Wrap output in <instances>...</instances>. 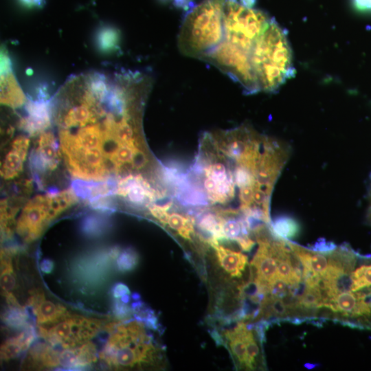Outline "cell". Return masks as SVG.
<instances>
[{
	"label": "cell",
	"instance_id": "obj_35",
	"mask_svg": "<svg viewBox=\"0 0 371 371\" xmlns=\"http://www.w3.org/2000/svg\"><path fill=\"white\" fill-rule=\"evenodd\" d=\"M158 1L163 3H167L170 2L172 0H158Z\"/></svg>",
	"mask_w": 371,
	"mask_h": 371
},
{
	"label": "cell",
	"instance_id": "obj_4",
	"mask_svg": "<svg viewBox=\"0 0 371 371\" xmlns=\"http://www.w3.org/2000/svg\"><path fill=\"white\" fill-rule=\"evenodd\" d=\"M102 322L79 315H66L55 324L49 331L43 329L41 335L63 348H73L93 337L99 330Z\"/></svg>",
	"mask_w": 371,
	"mask_h": 371
},
{
	"label": "cell",
	"instance_id": "obj_7",
	"mask_svg": "<svg viewBox=\"0 0 371 371\" xmlns=\"http://www.w3.org/2000/svg\"><path fill=\"white\" fill-rule=\"evenodd\" d=\"M58 142L51 131H43L38 139L36 148L32 150L30 164L33 176L54 170L59 162Z\"/></svg>",
	"mask_w": 371,
	"mask_h": 371
},
{
	"label": "cell",
	"instance_id": "obj_29",
	"mask_svg": "<svg viewBox=\"0 0 371 371\" xmlns=\"http://www.w3.org/2000/svg\"><path fill=\"white\" fill-rule=\"evenodd\" d=\"M148 210L150 214L159 222L164 225L168 224L170 214H168L167 210L156 203H150L148 205Z\"/></svg>",
	"mask_w": 371,
	"mask_h": 371
},
{
	"label": "cell",
	"instance_id": "obj_24",
	"mask_svg": "<svg viewBox=\"0 0 371 371\" xmlns=\"http://www.w3.org/2000/svg\"><path fill=\"white\" fill-rule=\"evenodd\" d=\"M119 268L122 271H128L135 267L137 262V256L131 249H126L118 259Z\"/></svg>",
	"mask_w": 371,
	"mask_h": 371
},
{
	"label": "cell",
	"instance_id": "obj_9",
	"mask_svg": "<svg viewBox=\"0 0 371 371\" xmlns=\"http://www.w3.org/2000/svg\"><path fill=\"white\" fill-rule=\"evenodd\" d=\"M12 68V63L1 65V103L12 109L22 106L27 102Z\"/></svg>",
	"mask_w": 371,
	"mask_h": 371
},
{
	"label": "cell",
	"instance_id": "obj_16",
	"mask_svg": "<svg viewBox=\"0 0 371 371\" xmlns=\"http://www.w3.org/2000/svg\"><path fill=\"white\" fill-rule=\"evenodd\" d=\"M224 217L215 212H199L194 217L197 227L202 232L207 233L210 236L219 240L225 239L222 234V223Z\"/></svg>",
	"mask_w": 371,
	"mask_h": 371
},
{
	"label": "cell",
	"instance_id": "obj_33",
	"mask_svg": "<svg viewBox=\"0 0 371 371\" xmlns=\"http://www.w3.org/2000/svg\"><path fill=\"white\" fill-rule=\"evenodd\" d=\"M240 3L248 8H253L256 5L257 0H239Z\"/></svg>",
	"mask_w": 371,
	"mask_h": 371
},
{
	"label": "cell",
	"instance_id": "obj_11",
	"mask_svg": "<svg viewBox=\"0 0 371 371\" xmlns=\"http://www.w3.org/2000/svg\"><path fill=\"white\" fill-rule=\"evenodd\" d=\"M117 184L113 179L104 182L77 179L72 182L71 187L76 196L89 201L95 198L115 194Z\"/></svg>",
	"mask_w": 371,
	"mask_h": 371
},
{
	"label": "cell",
	"instance_id": "obj_5",
	"mask_svg": "<svg viewBox=\"0 0 371 371\" xmlns=\"http://www.w3.org/2000/svg\"><path fill=\"white\" fill-rule=\"evenodd\" d=\"M47 196L38 195L24 207L18 221V233L27 240L37 238L47 223Z\"/></svg>",
	"mask_w": 371,
	"mask_h": 371
},
{
	"label": "cell",
	"instance_id": "obj_20",
	"mask_svg": "<svg viewBox=\"0 0 371 371\" xmlns=\"http://www.w3.org/2000/svg\"><path fill=\"white\" fill-rule=\"evenodd\" d=\"M32 335L26 336L25 333L5 342L1 347V357L8 359L14 357L21 350H25L30 345Z\"/></svg>",
	"mask_w": 371,
	"mask_h": 371
},
{
	"label": "cell",
	"instance_id": "obj_14",
	"mask_svg": "<svg viewBox=\"0 0 371 371\" xmlns=\"http://www.w3.org/2000/svg\"><path fill=\"white\" fill-rule=\"evenodd\" d=\"M95 349L89 343L63 352L59 362L65 366H82L95 361Z\"/></svg>",
	"mask_w": 371,
	"mask_h": 371
},
{
	"label": "cell",
	"instance_id": "obj_22",
	"mask_svg": "<svg viewBox=\"0 0 371 371\" xmlns=\"http://www.w3.org/2000/svg\"><path fill=\"white\" fill-rule=\"evenodd\" d=\"M247 349L245 368L252 370L256 364V359L259 354V347L250 326L246 324L243 330Z\"/></svg>",
	"mask_w": 371,
	"mask_h": 371
},
{
	"label": "cell",
	"instance_id": "obj_10",
	"mask_svg": "<svg viewBox=\"0 0 371 371\" xmlns=\"http://www.w3.org/2000/svg\"><path fill=\"white\" fill-rule=\"evenodd\" d=\"M175 195L183 206L201 207L210 203L206 191L201 186L200 181L192 179L190 175L188 179L175 190Z\"/></svg>",
	"mask_w": 371,
	"mask_h": 371
},
{
	"label": "cell",
	"instance_id": "obj_17",
	"mask_svg": "<svg viewBox=\"0 0 371 371\" xmlns=\"http://www.w3.org/2000/svg\"><path fill=\"white\" fill-rule=\"evenodd\" d=\"M38 324H55L66 315L65 308L52 302L43 300L36 308Z\"/></svg>",
	"mask_w": 371,
	"mask_h": 371
},
{
	"label": "cell",
	"instance_id": "obj_31",
	"mask_svg": "<svg viewBox=\"0 0 371 371\" xmlns=\"http://www.w3.org/2000/svg\"><path fill=\"white\" fill-rule=\"evenodd\" d=\"M25 7L29 8H41L45 3V0H19Z\"/></svg>",
	"mask_w": 371,
	"mask_h": 371
},
{
	"label": "cell",
	"instance_id": "obj_32",
	"mask_svg": "<svg viewBox=\"0 0 371 371\" xmlns=\"http://www.w3.org/2000/svg\"><path fill=\"white\" fill-rule=\"evenodd\" d=\"M129 293V290L126 286L120 284H118L114 291V295L116 297L124 296Z\"/></svg>",
	"mask_w": 371,
	"mask_h": 371
},
{
	"label": "cell",
	"instance_id": "obj_2",
	"mask_svg": "<svg viewBox=\"0 0 371 371\" xmlns=\"http://www.w3.org/2000/svg\"><path fill=\"white\" fill-rule=\"evenodd\" d=\"M224 0H204L186 12L178 34L179 51L202 60L220 42Z\"/></svg>",
	"mask_w": 371,
	"mask_h": 371
},
{
	"label": "cell",
	"instance_id": "obj_19",
	"mask_svg": "<svg viewBox=\"0 0 371 371\" xmlns=\"http://www.w3.org/2000/svg\"><path fill=\"white\" fill-rule=\"evenodd\" d=\"M120 32L112 27H102L98 34L97 43L103 52H113L120 47Z\"/></svg>",
	"mask_w": 371,
	"mask_h": 371
},
{
	"label": "cell",
	"instance_id": "obj_34",
	"mask_svg": "<svg viewBox=\"0 0 371 371\" xmlns=\"http://www.w3.org/2000/svg\"><path fill=\"white\" fill-rule=\"evenodd\" d=\"M368 203H369L368 210H371V176H370V186H369L368 192Z\"/></svg>",
	"mask_w": 371,
	"mask_h": 371
},
{
	"label": "cell",
	"instance_id": "obj_15",
	"mask_svg": "<svg viewBox=\"0 0 371 371\" xmlns=\"http://www.w3.org/2000/svg\"><path fill=\"white\" fill-rule=\"evenodd\" d=\"M361 260V265L350 275L349 290L352 292L371 291V257Z\"/></svg>",
	"mask_w": 371,
	"mask_h": 371
},
{
	"label": "cell",
	"instance_id": "obj_23",
	"mask_svg": "<svg viewBox=\"0 0 371 371\" xmlns=\"http://www.w3.org/2000/svg\"><path fill=\"white\" fill-rule=\"evenodd\" d=\"M233 174L234 183L239 188L247 186H254L255 183V178L252 172L242 166L236 165Z\"/></svg>",
	"mask_w": 371,
	"mask_h": 371
},
{
	"label": "cell",
	"instance_id": "obj_21",
	"mask_svg": "<svg viewBox=\"0 0 371 371\" xmlns=\"http://www.w3.org/2000/svg\"><path fill=\"white\" fill-rule=\"evenodd\" d=\"M24 161L17 152L11 149L3 160L1 176L5 179L15 177L22 171Z\"/></svg>",
	"mask_w": 371,
	"mask_h": 371
},
{
	"label": "cell",
	"instance_id": "obj_26",
	"mask_svg": "<svg viewBox=\"0 0 371 371\" xmlns=\"http://www.w3.org/2000/svg\"><path fill=\"white\" fill-rule=\"evenodd\" d=\"M30 139L27 137L20 135L16 137L12 143V149L17 152L23 160L27 153Z\"/></svg>",
	"mask_w": 371,
	"mask_h": 371
},
{
	"label": "cell",
	"instance_id": "obj_28",
	"mask_svg": "<svg viewBox=\"0 0 371 371\" xmlns=\"http://www.w3.org/2000/svg\"><path fill=\"white\" fill-rule=\"evenodd\" d=\"M12 273V269L10 263L3 264V270L1 273V286L4 291L8 292L13 288L14 280Z\"/></svg>",
	"mask_w": 371,
	"mask_h": 371
},
{
	"label": "cell",
	"instance_id": "obj_18",
	"mask_svg": "<svg viewBox=\"0 0 371 371\" xmlns=\"http://www.w3.org/2000/svg\"><path fill=\"white\" fill-rule=\"evenodd\" d=\"M269 227L276 236L287 240L295 237L300 230L297 222L286 216L278 218Z\"/></svg>",
	"mask_w": 371,
	"mask_h": 371
},
{
	"label": "cell",
	"instance_id": "obj_8",
	"mask_svg": "<svg viewBox=\"0 0 371 371\" xmlns=\"http://www.w3.org/2000/svg\"><path fill=\"white\" fill-rule=\"evenodd\" d=\"M27 115L21 118L19 127L30 135H36L47 129L52 123L50 100L40 96L38 100L28 99L25 104Z\"/></svg>",
	"mask_w": 371,
	"mask_h": 371
},
{
	"label": "cell",
	"instance_id": "obj_30",
	"mask_svg": "<svg viewBox=\"0 0 371 371\" xmlns=\"http://www.w3.org/2000/svg\"><path fill=\"white\" fill-rule=\"evenodd\" d=\"M173 5L179 9H182L186 12L192 8L195 4L194 0H172Z\"/></svg>",
	"mask_w": 371,
	"mask_h": 371
},
{
	"label": "cell",
	"instance_id": "obj_3",
	"mask_svg": "<svg viewBox=\"0 0 371 371\" xmlns=\"http://www.w3.org/2000/svg\"><path fill=\"white\" fill-rule=\"evenodd\" d=\"M262 150L254 170V185L271 195L273 186L289 157L284 144L265 137Z\"/></svg>",
	"mask_w": 371,
	"mask_h": 371
},
{
	"label": "cell",
	"instance_id": "obj_1",
	"mask_svg": "<svg viewBox=\"0 0 371 371\" xmlns=\"http://www.w3.org/2000/svg\"><path fill=\"white\" fill-rule=\"evenodd\" d=\"M251 62L260 91L273 93L295 76L287 31L273 18L256 40Z\"/></svg>",
	"mask_w": 371,
	"mask_h": 371
},
{
	"label": "cell",
	"instance_id": "obj_13",
	"mask_svg": "<svg viewBox=\"0 0 371 371\" xmlns=\"http://www.w3.org/2000/svg\"><path fill=\"white\" fill-rule=\"evenodd\" d=\"M246 323L240 321L232 330L225 333V337L229 342V347L238 363L245 368L247 360L246 344L243 330Z\"/></svg>",
	"mask_w": 371,
	"mask_h": 371
},
{
	"label": "cell",
	"instance_id": "obj_6",
	"mask_svg": "<svg viewBox=\"0 0 371 371\" xmlns=\"http://www.w3.org/2000/svg\"><path fill=\"white\" fill-rule=\"evenodd\" d=\"M115 194L136 206L149 205L164 194L154 189L141 175H128L117 182Z\"/></svg>",
	"mask_w": 371,
	"mask_h": 371
},
{
	"label": "cell",
	"instance_id": "obj_25",
	"mask_svg": "<svg viewBox=\"0 0 371 371\" xmlns=\"http://www.w3.org/2000/svg\"><path fill=\"white\" fill-rule=\"evenodd\" d=\"M191 216H184L177 213L170 214L168 221L169 227L177 232L188 225L191 221Z\"/></svg>",
	"mask_w": 371,
	"mask_h": 371
},
{
	"label": "cell",
	"instance_id": "obj_12",
	"mask_svg": "<svg viewBox=\"0 0 371 371\" xmlns=\"http://www.w3.org/2000/svg\"><path fill=\"white\" fill-rule=\"evenodd\" d=\"M218 260L222 267L232 276L240 277L247 263V256L241 252L214 245Z\"/></svg>",
	"mask_w": 371,
	"mask_h": 371
},
{
	"label": "cell",
	"instance_id": "obj_27",
	"mask_svg": "<svg viewBox=\"0 0 371 371\" xmlns=\"http://www.w3.org/2000/svg\"><path fill=\"white\" fill-rule=\"evenodd\" d=\"M254 186H247L240 188V210H244L253 203Z\"/></svg>",
	"mask_w": 371,
	"mask_h": 371
}]
</instances>
